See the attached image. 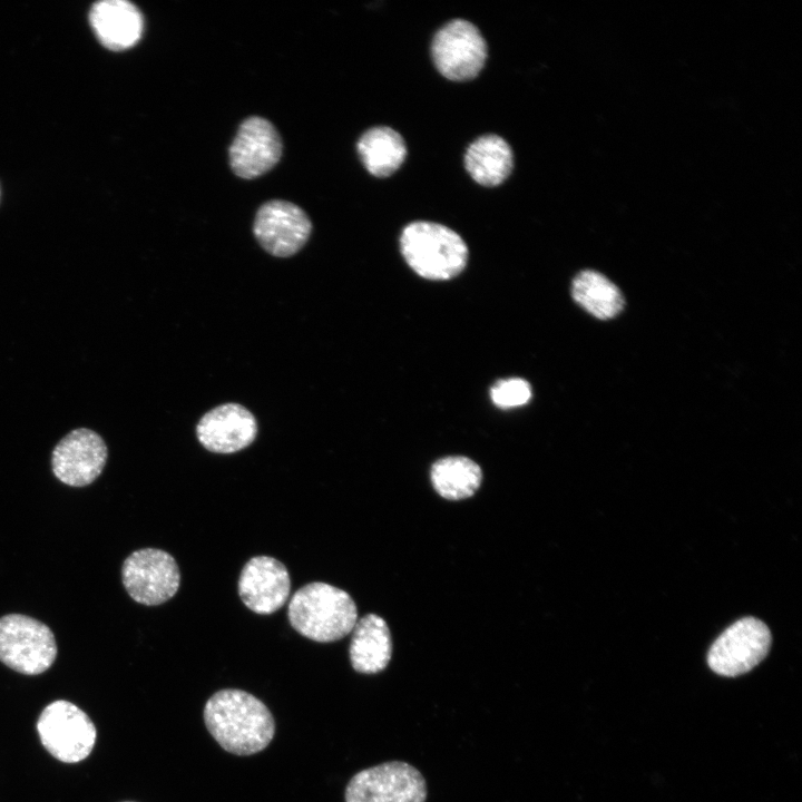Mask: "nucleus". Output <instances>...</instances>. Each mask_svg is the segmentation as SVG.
Returning a JSON list of instances; mask_svg holds the SVG:
<instances>
[{"mask_svg":"<svg viewBox=\"0 0 802 802\" xmlns=\"http://www.w3.org/2000/svg\"><path fill=\"white\" fill-rule=\"evenodd\" d=\"M204 723L226 752L247 756L262 752L275 735V720L255 695L238 688H223L206 701Z\"/></svg>","mask_w":802,"mask_h":802,"instance_id":"f257e3e1","label":"nucleus"},{"mask_svg":"<svg viewBox=\"0 0 802 802\" xmlns=\"http://www.w3.org/2000/svg\"><path fill=\"white\" fill-rule=\"evenodd\" d=\"M89 20L99 41L115 51L135 46L144 30L141 12L126 0L96 2L90 10Z\"/></svg>","mask_w":802,"mask_h":802,"instance_id":"2eb2a0df","label":"nucleus"},{"mask_svg":"<svg viewBox=\"0 0 802 802\" xmlns=\"http://www.w3.org/2000/svg\"><path fill=\"white\" fill-rule=\"evenodd\" d=\"M291 578L286 567L270 556H255L243 567L238 595L243 604L260 615L278 610L287 600Z\"/></svg>","mask_w":802,"mask_h":802,"instance_id":"ddd939ff","label":"nucleus"},{"mask_svg":"<svg viewBox=\"0 0 802 802\" xmlns=\"http://www.w3.org/2000/svg\"><path fill=\"white\" fill-rule=\"evenodd\" d=\"M771 640L770 629L762 620L744 617L715 639L707 654V664L718 675L745 674L764 659Z\"/></svg>","mask_w":802,"mask_h":802,"instance_id":"6e6552de","label":"nucleus"},{"mask_svg":"<svg viewBox=\"0 0 802 802\" xmlns=\"http://www.w3.org/2000/svg\"><path fill=\"white\" fill-rule=\"evenodd\" d=\"M36 728L45 750L67 764L86 760L97 741V728L89 715L66 700H57L45 706Z\"/></svg>","mask_w":802,"mask_h":802,"instance_id":"20e7f679","label":"nucleus"},{"mask_svg":"<svg viewBox=\"0 0 802 802\" xmlns=\"http://www.w3.org/2000/svg\"><path fill=\"white\" fill-rule=\"evenodd\" d=\"M358 154L366 170L375 177H388L404 162L407 146L402 136L390 127L366 130L358 140Z\"/></svg>","mask_w":802,"mask_h":802,"instance_id":"a211bd4d","label":"nucleus"},{"mask_svg":"<svg viewBox=\"0 0 802 802\" xmlns=\"http://www.w3.org/2000/svg\"><path fill=\"white\" fill-rule=\"evenodd\" d=\"M108 458L104 439L94 430L78 428L66 434L51 454L52 472L71 487H85L102 472Z\"/></svg>","mask_w":802,"mask_h":802,"instance_id":"9b49d317","label":"nucleus"},{"mask_svg":"<svg viewBox=\"0 0 802 802\" xmlns=\"http://www.w3.org/2000/svg\"><path fill=\"white\" fill-rule=\"evenodd\" d=\"M430 478L441 497L460 500L471 497L478 490L482 471L471 459L452 456L437 460L431 467Z\"/></svg>","mask_w":802,"mask_h":802,"instance_id":"6ab92c4d","label":"nucleus"},{"mask_svg":"<svg viewBox=\"0 0 802 802\" xmlns=\"http://www.w3.org/2000/svg\"><path fill=\"white\" fill-rule=\"evenodd\" d=\"M401 253L421 277L444 281L460 274L467 265L468 247L462 237L439 223L417 221L400 237Z\"/></svg>","mask_w":802,"mask_h":802,"instance_id":"7ed1b4c3","label":"nucleus"},{"mask_svg":"<svg viewBox=\"0 0 802 802\" xmlns=\"http://www.w3.org/2000/svg\"><path fill=\"white\" fill-rule=\"evenodd\" d=\"M58 648L52 630L22 614L0 617V662L23 675H39L55 663Z\"/></svg>","mask_w":802,"mask_h":802,"instance_id":"39448f33","label":"nucleus"},{"mask_svg":"<svg viewBox=\"0 0 802 802\" xmlns=\"http://www.w3.org/2000/svg\"><path fill=\"white\" fill-rule=\"evenodd\" d=\"M573 299L595 317L606 320L617 315L624 306L618 287L603 274L586 270L573 281Z\"/></svg>","mask_w":802,"mask_h":802,"instance_id":"aec40b11","label":"nucleus"},{"mask_svg":"<svg viewBox=\"0 0 802 802\" xmlns=\"http://www.w3.org/2000/svg\"><path fill=\"white\" fill-rule=\"evenodd\" d=\"M282 139L271 121L258 116L246 118L229 147L235 175L252 179L272 169L282 156Z\"/></svg>","mask_w":802,"mask_h":802,"instance_id":"f8f14e48","label":"nucleus"},{"mask_svg":"<svg viewBox=\"0 0 802 802\" xmlns=\"http://www.w3.org/2000/svg\"><path fill=\"white\" fill-rule=\"evenodd\" d=\"M464 166L475 182L482 186L500 185L510 175L514 155L509 144L498 135L478 137L467 148Z\"/></svg>","mask_w":802,"mask_h":802,"instance_id":"f3484780","label":"nucleus"},{"mask_svg":"<svg viewBox=\"0 0 802 802\" xmlns=\"http://www.w3.org/2000/svg\"><path fill=\"white\" fill-rule=\"evenodd\" d=\"M488 49L479 29L463 19H453L434 35L431 56L439 72L454 81H467L479 75Z\"/></svg>","mask_w":802,"mask_h":802,"instance_id":"0eeeda50","label":"nucleus"},{"mask_svg":"<svg viewBox=\"0 0 802 802\" xmlns=\"http://www.w3.org/2000/svg\"><path fill=\"white\" fill-rule=\"evenodd\" d=\"M121 580L135 602L156 606L177 593L180 573L175 558L165 550L143 548L124 560Z\"/></svg>","mask_w":802,"mask_h":802,"instance_id":"1a4fd4ad","label":"nucleus"},{"mask_svg":"<svg viewBox=\"0 0 802 802\" xmlns=\"http://www.w3.org/2000/svg\"><path fill=\"white\" fill-rule=\"evenodd\" d=\"M254 414L239 403H224L206 412L196 426L199 443L215 453H234L247 448L257 436Z\"/></svg>","mask_w":802,"mask_h":802,"instance_id":"4468645a","label":"nucleus"},{"mask_svg":"<svg viewBox=\"0 0 802 802\" xmlns=\"http://www.w3.org/2000/svg\"><path fill=\"white\" fill-rule=\"evenodd\" d=\"M492 402L501 409L526 404L531 398L530 384L520 378L499 380L490 390Z\"/></svg>","mask_w":802,"mask_h":802,"instance_id":"412c9836","label":"nucleus"},{"mask_svg":"<svg viewBox=\"0 0 802 802\" xmlns=\"http://www.w3.org/2000/svg\"><path fill=\"white\" fill-rule=\"evenodd\" d=\"M352 633L349 656L353 669L361 674L383 671L392 655V639L385 620L368 614L355 623Z\"/></svg>","mask_w":802,"mask_h":802,"instance_id":"dca6fc26","label":"nucleus"},{"mask_svg":"<svg viewBox=\"0 0 802 802\" xmlns=\"http://www.w3.org/2000/svg\"><path fill=\"white\" fill-rule=\"evenodd\" d=\"M312 223L297 205L273 199L257 211L253 233L258 244L271 255L288 257L296 254L307 242Z\"/></svg>","mask_w":802,"mask_h":802,"instance_id":"9d476101","label":"nucleus"},{"mask_svg":"<svg viewBox=\"0 0 802 802\" xmlns=\"http://www.w3.org/2000/svg\"><path fill=\"white\" fill-rule=\"evenodd\" d=\"M291 626L302 636L319 643L339 640L358 622V609L343 589L322 581L299 588L288 603Z\"/></svg>","mask_w":802,"mask_h":802,"instance_id":"f03ea898","label":"nucleus"},{"mask_svg":"<svg viewBox=\"0 0 802 802\" xmlns=\"http://www.w3.org/2000/svg\"><path fill=\"white\" fill-rule=\"evenodd\" d=\"M120 802H136V801H120Z\"/></svg>","mask_w":802,"mask_h":802,"instance_id":"4be33fe9","label":"nucleus"},{"mask_svg":"<svg viewBox=\"0 0 802 802\" xmlns=\"http://www.w3.org/2000/svg\"><path fill=\"white\" fill-rule=\"evenodd\" d=\"M427 785L412 765L391 761L364 769L348 782L345 802H424Z\"/></svg>","mask_w":802,"mask_h":802,"instance_id":"423d86ee","label":"nucleus"}]
</instances>
